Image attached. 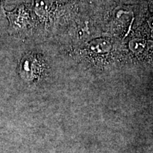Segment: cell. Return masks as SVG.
Segmentation results:
<instances>
[{
  "mask_svg": "<svg viewBox=\"0 0 153 153\" xmlns=\"http://www.w3.org/2000/svg\"><path fill=\"white\" fill-rule=\"evenodd\" d=\"M0 53L7 55L9 70L14 72L11 78L16 76L17 79L26 84L37 83L43 79L46 70V62L39 53L34 51H24L14 55L4 47Z\"/></svg>",
  "mask_w": 153,
  "mask_h": 153,
  "instance_id": "6da1fadb",
  "label": "cell"
},
{
  "mask_svg": "<svg viewBox=\"0 0 153 153\" xmlns=\"http://www.w3.org/2000/svg\"><path fill=\"white\" fill-rule=\"evenodd\" d=\"M5 14L7 36L15 39H24L33 26L34 21L30 9L22 3L16 5L12 10L6 9Z\"/></svg>",
  "mask_w": 153,
  "mask_h": 153,
  "instance_id": "7a4b0ae2",
  "label": "cell"
},
{
  "mask_svg": "<svg viewBox=\"0 0 153 153\" xmlns=\"http://www.w3.org/2000/svg\"><path fill=\"white\" fill-rule=\"evenodd\" d=\"M6 7L4 0H0V30L7 32V20L5 14Z\"/></svg>",
  "mask_w": 153,
  "mask_h": 153,
  "instance_id": "3957f363",
  "label": "cell"
},
{
  "mask_svg": "<svg viewBox=\"0 0 153 153\" xmlns=\"http://www.w3.org/2000/svg\"><path fill=\"white\" fill-rule=\"evenodd\" d=\"M7 33L6 31L0 30V51H1V48H2L3 45L4 44V42L7 39Z\"/></svg>",
  "mask_w": 153,
  "mask_h": 153,
  "instance_id": "277c9868",
  "label": "cell"
}]
</instances>
